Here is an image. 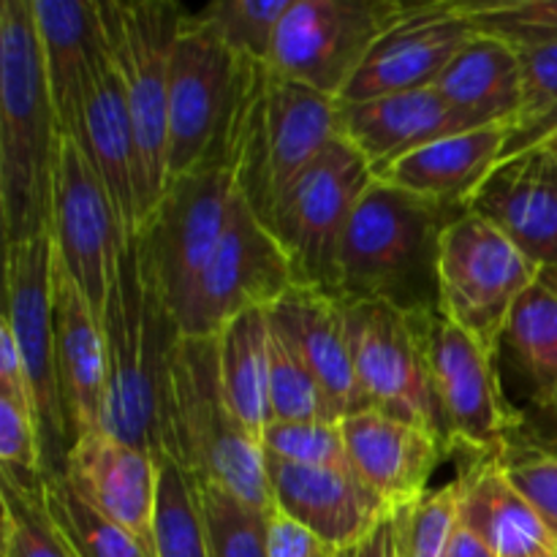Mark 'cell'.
Returning <instances> with one entry per match:
<instances>
[{
	"mask_svg": "<svg viewBox=\"0 0 557 557\" xmlns=\"http://www.w3.org/2000/svg\"><path fill=\"white\" fill-rule=\"evenodd\" d=\"M101 332L107 354L103 430L158 462L174 460L172 362L183 332L141 250L139 232L131 234L120 253Z\"/></svg>",
	"mask_w": 557,
	"mask_h": 557,
	"instance_id": "6da1fadb",
	"label": "cell"
},
{
	"mask_svg": "<svg viewBox=\"0 0 557 557\" xmlns=\"http://www.w3.org/2000/svg\"><path fill=\"white\" fill-rule=\"evenodd\" d=\"M60 128L33 0L0 3V218L3 245L52 234Z\"/></svg>",
	"mask_w": 557,
	"mask_h": 557,
	"instance_id": "7a4b0ae2",
	"label": "cell"
},
{
	"mask_svg": "<svg viewBox=\"0 0 557 557\" xmlns=\"http://www.w3.org/2000/svg\"><path fill=\"white\" fill-rule=\"evenodd\" d=\"M462 212L373 180L343 239L337 299L438 313L441 237Z\"/></svg>",
	"mask_w": 557,
	"mask_h": 557,
	"instance_id": "3957f363",
	"label": "cell"
},
{
	"mask_svg": "<svg viewBox=\"0 0 557 557\" xmlns=\"http://www.w3.org/2000/svg\"><path fill=\"white\" fill-rule=\"evenodd\" d=\"M267 65L239 58L188 14L169 69V180L237 169L239 139Z\"/></svg>",
	"mask_w": 557,
	"mask_h": 557,
	"instance_id": "277c9868",
	"label": "cell"
},
{
	"mask_svg": "<svg viewBox=\"0 0 557 557\" xmlns=\"http://www.w3.org/2000/svg\"><path fill=\"white\" fill-rule=\"evenodd\" d=\"M174 460L194 476L232 490L256 509L272 511L264 449L228 406L215 337H180L172 362Z\"/></svg>",
	"mask_w": 557,
	"mask_h": 557,
	"instance_id": "5b68a950",
	"label": "cell"
},
{
	"mask_svg": "<svg viewBox=\"0 0 557 557\" xmlns=\"http://www.w3.org/2000/svg\"><path fill=\"white\" fill-rule=\"evenodd\" d=\"M101 20L134 120L145 223L169 183V69L188 11L166 0H109L101 3Z\"/></svg>",
	"mask_w": 557,
	"mask_h": 557,
	"instance_id": "8992f818",
	"label": "cell"
},
{
	"mask_svg": "<svg viewBox=\"0 0 557 557\" xmlns=\"http://www.w3.org/2000/svg\"><path fill=\"white\" fill-rule=\"evenodd\" d=\"M343 305L364 406L424 430L446 455H455L457 441L428 357V319L433 313H406L370 299Z\"/></svg>",
	"mask_w": 557,
	"mask_h": 557,
	"instance_id": "52a82bcc",
	"label": "cell"
},
{
	"mask_svg": "<svg viewBox=\"0 0 557 557\" xmlns=\"http://www.w3.org/2000/svg\"><path fill=\"white\" fill-rule=\"evenodd\" d=\"M373 180L362 152L341 136L281 190L267 228L292 261L294 281L337 297L343 239Z\"/></svg>",
	"mask_w": 557,
	"mask_h": 557,
	"instance_id": "ba28073f",
	"label": "cell"
},
{
	"mask_svg": "<svg viewBox=\"0 0 557 557\" xmlns=\"http://www.w3.org/2000/svg\"><path fill=\"white\" fill-rule=\"evenodd\" d=\"M341 139V101L267 69L237 152V188L267 226L281 190Z\"/></svg>",
	"mask_w": 557,
	"mask_h": 557,
	"instance_id": "9c48e42d",
	"label": "cell"
},
{
	"mask_svg": "<svg viewBox=\"0 0 557 557\" xmlns=\"http://www.w3.org/2000/svg\"><path fill=\"white\" fill-rule=\"evenodd\" d=\"M539 275L498 226L466 210L441 237L438 313L498 357L506 321Z\"/></svg>",
	"mask_w": 557,
	"mask_h": 557,
	"instance_id": "30bf717a",
	"label": "cell"
},
{
	"mask_svg": "<svg viewBox=\"0 0 557 557\" xmlns=\"http://www.w3.org/2000/svg\"><path fill=\"white\" fill-rule=\"evenodd\" d=\"M52 270V234H44L27 245L5 248L3 319L11 326L22 368H25L33 417H36L38 441H41L44 479L65 476L71 451L69 413H65L58 370Z\"/></svg>",
	"mask_w": 557,
	"mask_h": 557,
	"instance_id": "8fae6325",
	"label": "cell"
},
{
	"mask_svg": "<svg viewBox=\"0 0 557 557\" xmlns=\"http://www.w3.org/2000/svg\"><path fill=\"white\" fill-rule=\"evenodd\" d=\"M413 9L403 0H292L267 69L341 101L379 38Z\"/></svg>",
	"mask_w": 557,
	"mask_h": 557,
	"instance_id": "7c38bea8",
	"label": "cell"
},
{
	"mask_svg": "<svg viewBox=\"0 0 557 557\" xmlns=\"http://www.w3.org/2000/svg\"><path fill=\"white\" fill-rule=\"evenodd\" d=\"M237 190L234 169L174 177L139 226L141 250L174 319L188 308L196 281L226 234Z\"/></svg>",
	"mask_w": 557,
	"mask_h": 557,
	"instance_id": "4fadbf2b",
	"label": "cell"
},
{
	"mask_svg": "<svg viewBox=\"0 0 557 557\" xmlns=\"http://www.w3.org/2000/svg\"><path fill=\"white\" fill-rule=\"evenodd\" d=\"M294 283L288 256L237 190L226 234L177 319L180 332L183 337H218L239 313L270 310Z\"/></svg>",
	"mask_w": 557,
	"mask_h": 557,
	"instance_id": "5bb4252c",
	"label": "cell"
},
{
	"mask_svg": "<svg viewBox=\"0 0 557 557\" xmlns=\"http://www.w3.org/2000/svg\"><path fill=\"white\" fill-rule=\"evenodd\" d=\"M128 237L112 196L87 161L85 150L60 136L52 188L54 259L85 294L98 321L107 310L120 253Z\"/></svg>",
	"mask_w": 557,
	"mask_h": 557,
	"instance_id": "9a60e30c",
	"label": "cell"
},
{
	"mask_svg": "<svg viewBox=\"0 0 557 557\" xmlns=\"http://www.w3.org/2000/svg\"><path fill=\"white\" fill-rule=\"evenodd\" d=\"M428 357L457 449L493 455L525 428L528 413L500 384L498 357L441 313L428 319Z\"/></svg>",
	"mask_w": 557,
	"mask_h": 557,
	"instance_id": "2e32d148",
	"label": "cell"
},
{
	"mask_svg": "<svg viewBox=\"0 0 557 557\" xmlns=\"http://www.w3.org/2000/svg\"><path fill=\"white\" fill-rule=\"evenodd\" d=\"M476 27L457 11L455 0H424L379 38L357 71L341 103H362L395 92L435 87Z\"/></svg>",
	"mask_w": 557,
	"mask_h": 557,
	"instance_id": "e0dca14e",
	"label": "cell"
},
{
	"mask_svg": "<svg viewBox=\"0 0 557 557\" xmlns=\"http://www.w3.org/2000/svg\"><path fill=\"white\" fill-rule=\"evenodd\" d=\"M468 212L498 226L533 264L557 277V156L533 147L504 158L468 201Z\"/></svg>",
	"mask_w": 557,
	"mask_h": 557,
	"instance_id": "ac0fdd59",
	"label": "cell"
},
{
	"mask_svg": "<svg viewBox=\"0 0 557 557\" xmlns=\"http://www.w3.org/2000/svg\"><path fill=\"white\" fill-rule=\"evenodd\" d=\"M270 324L302 357L324 392L326 408L335 422L368 411L354 368L351 335L346 305L321 288L294 283L270 310Z\"/></svg>",
	"mask_w": 557,
	"mask_h": 557,
	"instance_id": "d6986e66",
	"label": "cell"
},
{
	"mask_svg": "<svg viewBox=\"0 0 557 557\" xmlns=\"http://www.w3.org/2000/svg\"><path fill=\"white\" fill-rule=\"evenodd\" d=\"M158 471L161 462L156 457L114 438L107 430H98L74 441L65 479L87 504L125 528L156 557L152 522H156Z\"/></svg>",
	"mask_w": 557,
	"mask_h": 557,
	"instance_id": "ffe728a7",
	"label": "cell"
},
{
	"mask_svg": "<svg viewBox=\"0 0 557 557\" xmlns=\"http://www.w3.org/2000/svg\"><path fill=\"white\" fill-rule=\"evenodd\" d=\"M487 125L482 117L451 107L435 87L341 103V136L362 152L375 177L408 152Z\"/></svg>",
	"mask_w": 557,
	"mask_h": 557,
	"instance_id": "44dd1931",
	"label": "cell"
},
{
	"mask_svg": "<svg viewBox=\"0 0 557 557\" xmlns=\"http://www.w3.org/2000/svg\"><path fill=\"white\" fill-rule=\"evenodd\" d=\"M275 509L326 544L351 553L389 515L354 473L308 468L264 455Z\"/></svg>",
	"mask_w": 557,
	"mask_h": 557,
	"instance_id": "7402d4cb",
	"label": "cell"
},
{
	"mask_svg": "<svg viewBox=\"0 0 557 557\" xmlns=\"http://www.w3.org/2000/svg\"><path fill=\"white\" fill-rule=\"evenodd\" d=\"M341 430L354 473L389 511L422 498L449 457L430 433L375 408L346 417Z\"/></svg>",
	"mask_w": 557,
	"mask_h": 557,
	"instance_id": "603a6c76",
	"label": "cell"
},
{
	"mask_svg": "<svg viewBox=\"0 0 557 557\" xmlns=\"http://www.w3.org/2000/svg\"><path fill=\"white\" fill-rule=\"evenodd\" d=\"M33 14L60 136L79 145L92 76L107 49L101 3L33 0Z\"/></svg>",
	"mask_w": 557,
	"mask_h": 557,
	"instance_id": "cb8c5ba5",
	"label": "cell"
},
{
	"mask_svg": "<svg viewBox=\"0 0 557 557\" xmlns=\"http://www.w3.org/2000/svg\"><path fill=\"white\" fill-rule=\"evenodd\" d=\"M79 147L101 177L123 221L125 232L136 234L141 226V163L136 147L134 120L125 98L123 76L114 63L112 49H103L92 76L85 107V128Z\"/></svg>",
	"mask_w": 557,
	"mask_h": 557,
	"instance_id": "d4e9b609",
	"label": "cell"
},
{
	"mask_svg": "<svg viewBox=\"0 0 557 557\" xmlns=\"http://www.w3.org/2000/svg\"><path fill=\"white\" fill-rule=\"evenodd\" d=\"M52 305L60 389L69 413L71 446H74V441L103 430V403H107L103 332L85 294L76 288L58 259L52 270Z\"/></svg>",
	"mask_w": 557,
	"mask_h": 557,
	"instance_id": "484cf974",
	"label": "cell"
},
{
	"mask_svg": "<svg viewBox=\"0 0 557 557\" xmlns=\"http://www.w3.org/2000/svg\"><path fill=\"white\" fill-rule=\"evenodd\" d=\"M457 482L460 525L498 557L557 555L555 539L528 500L511 487L498 455H471Z\"/></svg>",
	"mask_w": 557,
	"mask_h": 557,
	"instance_id": "4316f807",
	"label": "cell"
},
{
	"mask_svg": "<svg viewBox=\"0 0 557 557\" xmlns=\"http://www.w3.org/2000/svg\"><path fill=\"white\" fill-rule=\"evenodd\" d=\"M509 134V125H487V128L446 136L403 156L375 180H384L395 188L424 196L438 205L468 210L473 194L504 161Z\"/></svg>",
	"mask_w": 557,
	"mask_h": 557,
	"instance_id": "83f0119b",
	"label": "cell"
},
{
	"mask_svg": "<svg viewBox=\"0 0 557 557\" xmlns=\"http://www.w3.org/2000/svg\"><path fill=\"white\" fill-rule=\"evenodd\" d=\"M435 90L460 112L515 131L522 107L517 49L504 38L476 33L441 74Z\"/></svg>",
	"mask_w": 557,
	"mask_h": 557,
	"instance_id": "f1b7e54d",
	"label": "cell"
},
{
	"mask_svg": "<svg viewBox=\"0 0 557 557\" xmlns=\"http://www.w3.org/2000/svg\"><path fill=\"white\" fill-rule=\"evenodd\" d=\"M498 364L525 389L533 411H557V277L542 272L520 297L500 335Z\"/></svg>",
	"mask_w": 557,
	"mask_h": 557,
	"instance_id": "f546056e",
	"label": "cell"
},
{
	"mask_svg": "<svg viewBox=\"0 0 557 557\" xmlns=\"http://www.w3.org/2000/svg\"><path fill=\"white\" fill-rule=\"evenodd\" d=\"M218 364L228 406L239 422L261 444L272 422L270 408V313L261 308L239 313L221 330Z\"/></svg>",
	"mask_w": 557,
	"mask_h": 557,
	"instance_id": "4dcf8cb0",
	"label": "cell"
},
{
	"mask_svg": "<svg viewBox=\"0 0 557 557\" xmlns=\"http://www.w3.org/2000/svg\"><path fill=\"white\" fill-rule=\"evenodd\" d=\"M44 498L74 557H152L125 528L87 504L65 476L44 479Z\"/></svg>",
	"mask_w": 557,
	"mask_h": 557,
	"instance_id": "1f68e13d",
	"label": "cell"
},
{
	"mask_svg": "<svg viewBox=\"0 0 557 557\" xmlns=\"http://www.w3.org/2000/svg\"><path fill=\"white\" fill-rule=\"evenodd\" d=\"M194 476V473H190ZM210 557H270V511L256 509L223 484L194 476Z\"/></svg>",
	"mask_w": 557,
	"mask_h": 557,
	"instance_id": "d6a6232c",
	"label": "cell"
},
{
	"mask_svg": "<svg viewBox=\"0 0 557 557\" xmlns=\"http://www.w3.org/2000/svg\"><path fill=\"white\" fill-rule=\"evenodd\" d=\"M152 549L156 557H210L194 476L172 457H163L158 471Z\"/></svg>",
	"mask_w": 557,
	"mask_h": 557,
	"instance_id": "836d02e7",
	"label": "cell"
},
{
	"mask_svg": "<svg viewBox=\"0 0 557 557\" xmlns=\"http://www.w3.org/2000/svg\"><path fill=\"white\" fill-rule=\"evenodd\" d=\"M288 5L292 0H215L196 11L194 20L210 27L239 58L267 65Z\"/></svg>",
	"mask_w": 557,
	"mask_h": 557,
	"instance_id": "e575fe53",
	"label": "cell"
},
{
	"mask_svg": "<svg viewBox=\"0 0 557 557\" xmlns=\"http://www.w3.org/2000/svg\"><path fill=\"white\" fill-rule=\"evenodd\" d=\"M0 557H74L49 515L44 490L20 487L0 476Z\"/></svg>",
	"mask_w": 557,
	"mask_h": 557,
	"instance_id": "d590c367",
	"label": "cell"
},
{
	"mask_svg": "<svg viewBox=\"0 0 557 557\" xmlns=\"http://www.w3.org/2000/svg\"><path fill=\"white\" fill-rule=\"evenodd\" d=\"M270 408L272 422H335L319 381L275 326L270 341Z\"/></svg>",
	"mask_w": 557,
	"mask_h": 557,
	"instance_id": "8d00e7d4",
	"label": "cell"
},
{
	"mask_svg": "<svg viewBox=\"0 0 557 557\" xmlns=\"http://www.w3.org/2000/svg\"><path fill=\"white\" fill-rule=\"evenodd\" d=\"M400 557H449L451 542L460 528L457 482L428 490L413 504L395 509Z\"/></svg>",
	"mask_w": 557,
	"mask_h": 557,
	"instance_id": "74e56055",
	"label": "cell"
},
{
	"mask_svg": "<svg viewBox=\"0 0 557 557\" xmlns=\"http://www.w3.org/2000/svg\"><path fill=\"white\" fill-rule=\"evenodd\" d=\"M476 27L509 44L557 41V0H455Z\"/></svg>",
	"mask_w": 557,
	"mask_h": 557,
	"instance_id": "f35d334b",
	"label": "cell"
},
{
	"mask_svg": "<svg viewBox=\"0 0 557 557\" xmlns=\"http://www.w3.org/2000/svg\"><path fill=\"white\" fill-rule=\"evenodd\" d=\"M261 449L294 466L354 473L341 422H270L261 435Z\"/></svg>",
	"mask_w": 557,
	"mask_h": 557,
	"instance_id": "ab89813d",
	"label": "cell"
},
{
	"mask_svg": "<svg viewBox=\"0 0 557 557\" xmlns=\"http://www.w3.org/2000/svg\"><path fill=\"white\" fill-rule=\"evenodd\" d=\"M495 455L511 487L528 500L557 544V455L522 435L506 441Z\"/></svg>",
	"mask_w": 557,
	"mask_h": 557,
	"instance_id": "60d3db41",
	"label": "cell"
},
{
	"mask_svg": "<svg viewBox=\"0 0 557 557\" xmlns=\"http://www.w3.org/2000/svg\"><path fill=\"white\" fill-rule=\"evenodd\" d=\"M0 476L27 490H44V457L27 397L0 392Z\"/></svg>",
	"mask_w": 557,
	"mask_h": 557,
	"instance_id": "b9f144b4",
	"label": "cell"
},
{
	"mask_svg": "<svg viewBox=\"0 0 557 557\" xmlns=\"http://www.w3.org/2000/svg\"><path fill=\"white\" fill-rule=\"evenodd\" d=\"M511 47L517 49L522 76L520 123L515 131H522L557 109V41H525Z\"/></svg>",
	"mask_w": 557,
	"mask_h": 557,
	"instance_id": "7bdbcfd3",
	"label": "cell"
},
{
	"mask_svg": "<svg viewBox=\"0 0 557 557\" xmlns=\"http://www.w3.org/2000/svg\"><path fill=\"white\" fill-rule=\"evenodd\" d=\"M270 557H348L346 549H337L283 515L281 509L270 511Z\"/></svg>",
	"mask_w": 557,
	"mask_h": 557,
	"instance_id": "ee69618b",
	"label": "cell"
},
{
	"mask_svg": "<svg viewBox=\"0 0 557 557\" xmlns=\"http://www.w3.org/2000/svg\"><path fill=\"white\" fill-rule=\"evenodd\" d=\"M0 392H11V395H20L30 400L20 348H16V341L11 335V326L5 324V319H0Z\"/></svg>",
	"mask_w": 557,
	"mask_h": 557,
	"instance_id": "f6af8a7d",
	"label": "cell"
},
{
	"mask_svg": "<svg viewBox=\"0 0 557 557\" xmlns=\"http://www.w3.org/2000/svg\"><path fill=\"white\" fill-rule=\"evenodd\" d=\"M348 557H400L395 511H389V515L379 522V528H375L359 547H354L351 553H348Z\"/></svg>",
	"mask_w": 557,
	"mask_h": 557,
	"instance_id": "bcb514c9",
	"label": "cell"
},
{
	"mask_svg": "<svg viewBox=\"0 0 557 557\" xmlns=\"http://www.w3.org/2000/svg\"><path fill=\"white\" fill-rule=\"evenodd\" d=\"M555 134H557V109H553L547 117H542L536 125H531V128L511 131L509 141H506L504 158H515L520 156V152L533 150V147H542L544 141L553 139Z\"/></svg>",
	"mask_w": 557,
	"mask_h": 557,
	"instance_id": "7dc6e473",
	"label": "cell"
},
{
	"mask_svg": "<svg viewBox=\"0 0 557 557\" xmlns=\"http://www.w3.org/2000/svg\"><path fill=\"white\" fill-rule=\"evenodd\" d=\"M517 435H522V438L531 441V444L542 446V449L557 455V411L528 413L525 428H522Z\"/></svg>",
	"mask_w": 557,
	"mask_h": 557,
	"instance_id": "c3c4849f",
	"label": "cell"
},
{
	"mask_svg": "<svg viewBox=\"0 0 557 557\" xmlns=\"http://www.w3.org/2000/svg\"><path fill=\"white\" fill-rule=\"evenodd\" d=\"M449 557H498L476 533H471L468 528H457L455 542H451Z\"/></svg>",
	"mask_w": 557,
	"mask_h": 557,
	"instance_id": "681fc988",
	"label": "cell"
},
{
	"mask_svg": "<svg viewBox=\"0 0 557 557\" xmlns=\"http://www.w3.org/2000/svg\"><path fill=\"white\" fill-rule=\"evenodd\" d=\"M542 147H547V150H553L555 152V156H557V134L553 136V139H547V141H544V145Z\"/></svg>",
	"mask_w": 557,
	"mask_h": 557,
	"instance_id": "f907efd6",
	"label": "cell"
},
{
	"mask_svg": "<svg viewBox=\"0 0 557 557\" xmlns=\"http://www.w3.org/2000/svg\"><path fill=\"white\" fill-rule=\"evenodd\" d=\"M542 557H557V555H542Z\"/></svg>",
	"mask_w": 557,
	"mask_h": 557,
	"instance_id": "816d5d0a",
	"label": "cell"
}]
</instances>
